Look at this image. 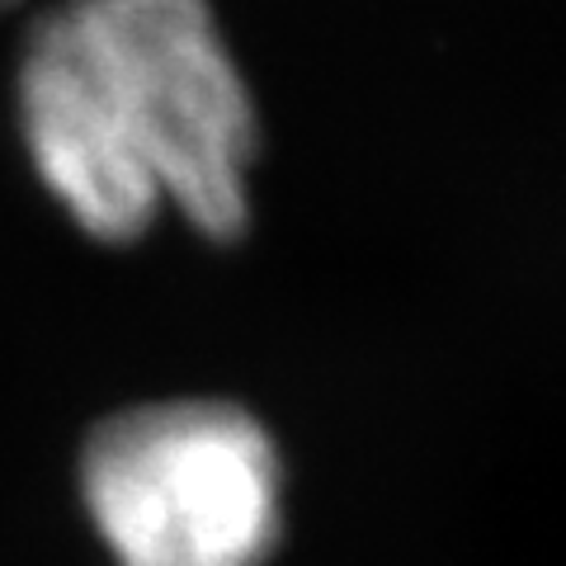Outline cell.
Wrapping results in <instances>:
<instances>
[{"label":"cell","instance_id":"1","mask_svg":"<svg viewBox=\"0 0 566 566\" xmlns=\"http://www.w3.org/2000/svg\"><path fill=\"white\" fill-rule=\"evenodd\" d=\"M20 133L85 237L137 241L185 218L208 241L251 227L260 118L208 0H62L20 57Z\"/></svg>","mask_w":566,"mask_h":566},{"label":"cell","instance_id":"2","mask_svg":"<svg viewBox=\"0 0 566 566\" xmlns=\"http://www.w3.org/2000/svg\"><path fill=\"white\" fill-rule=\"evenodd\" d=\"M81 501L118 566H264L283 534L279 449L227 401L104 420L81 453Z\"/></svg>","mask_w":566,"mask_h":566},{"label":"cell","instance_id":"3","mask_svg":"<svg viewBox=\"0 0 566 566\" xmlns=\"http://www.w3.org/2000/svg\"><path fill=\"white\" fill-rule=\"evenodd\" d=\"M10 6H14V0H0V10H10Z\"/></svg>","mask_w":566,"mask_h":566}]
</instances>
